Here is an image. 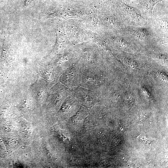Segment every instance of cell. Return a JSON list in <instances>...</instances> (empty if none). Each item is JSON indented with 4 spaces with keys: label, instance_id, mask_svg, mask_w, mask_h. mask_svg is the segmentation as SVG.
I'll list each match as a JSON object with an SVG mask.
<instances>
[{
    "label": "cell",
    "instance_id": "1",
    "mask_svg": "<svg viewBox=\"0 0 168 168\" xmlns=\"http://www.w3.org/2000/svg\"><path fill=\"white\" fill-rule=\"evenodd\" d=\"M60 80L61 84L70 89L78 86L79 70L76 63L64 70Z\"/></svg>",
    "mask_w": 168,
    "mask_h": 168
},
{
    "label": "cell",
    "instance_id": "2",
    "mask_svg": "<svg viewBox=\"0 0 168 168\" xmlns=\"http://www.w3.org/2000/svg\"><path fill=\"white\" fill-rule=\"evenodd\" d=\"M70 90L73 97L80 99L89 105H92L95 97L94 92L80 86L74 87Z\"/></svg>",
    "mask_w": 168,
    "mask_h": 168
},
{
    "label": "cell",
    "instance_id": "3",
    "mask_svg": "<svg viewBox=\"0 0 168 168\" xmlns=\"http://www.w3.org/2000/svg\"><path fill=\"white\" fill-rule=\"evenodd\" d=\"M159 2L158 0H147L144 4V9L146 11L152 12L155 5Z\"/></svg>",
    "mask_w": 168,
    "mask_h": 168
}]
</instances>
